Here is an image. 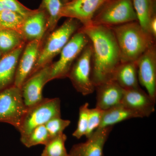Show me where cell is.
<instances>
[{
	"instance_id": "23",
	"label": "cell",
	"mask_w": 156,
	"mask_h": 156,
	"mask_svg": "<svg viewBox=\"0 0 156 156\" xmlns=\"http://www.w3.org/2000/svg\"><path fill=\"white\" fill-rule=\"evenodd\" d=\"M24 18L15 11L8 10L0 11V30H11L21 34Z\"/></svg>"
},
{
	"instance_id": "6",
	"label": "cell",
	"mask_w": 156,
	"mask_h": 156,
	"mask_svg": "<svg viewBox=\"0 0 156 156\" xmlns=\"http://www.w3.org/2000/svg\"><path fill=\"white\" fill-rule=\"evenodd\" d=\"M80 28L61 50L59 59L51 63L49 82L55 79L67 78L76 59L89 44V38Z\"/></svg>"
},
{
	"instance_id": "2",
	"label": "cell",
	"mask_w": 156,
	"mask_h": 156,
	"mask_svg": "<svg viewBox=\"0 0 156 156\" xmlns=\"http://www.w3.org/2000/svg\"><path fill=\"white\" fill-rule=\"evenodd\" d=\"M119 47L121 62H136L156 40L145 31L138 21L111 27Z\"/></svg>"
},
{
	"instance_id": "25",
	"label": "cell",
	"mask_w": 156,
	"mask_h": 156,
	"mask_svg": "<svg viewBox=\"0 0 156 156\" xmlns=\"http://www.w3.org/2000/svg\"><path fill=\"white\" fill-rule=\"evenodd\" d=\"M66 139L63 133L51 138L45 144L41 156H69L65 147Z\"/></svg>"
},
{
	"instance_id": "11",
	"label": "cell",
	"mask_w": 156,
	"mask_h": 156,
	"mask_svg": "<svg viewBox=\"0 0 156 156\" xmlns=\"http://www.w3.org/2000/svg\"><path fill=\"white\" fill-rule=\"evenodd\" d=\"M51 63L39 70L23 84L20 89L27 107L34 105L44 98L43 88L49 82Z\"/></svg>"
},
{
	"instance_id": "13",
	"label": "cell",
	"mask_w": 156,
	"mask_h": 156,
	"mask_svg": "<svg viewBox=\"0 0 156 156\" xmlns=\"http://www.w3.org/2000/svg\"><path fill=\"white\" fill-rule=\"evenodd\" d=\"M113 128V126L98 128L86 142L73 146L69 156H103L105 144Z\"/></svg>"
},
{
	"instance_id": "19",
	"label": "cell",
	"mask_w": 156,
	"mask_h": 156,
	"mask_svg": "<svg viewBox=\"0 0 156 156\" xmlns=\"http://www.w3.org/2000/svg\"><path fill=\"white\" fill-rule=\"evenodd\" d=\"M135 118H140V117L135 112L121 104L103 111L102 119L98 128L113 126L115 124L123 121Z\"/></svg>"
},
{
	"instance_id": "12",
	"label": "cell",
	"mask_w": 156,
	"mask_h": 156,
	"mask_svg": "<svg viewBox=\"0 0 156 156\" xmlns=\"http://www.w3.org/2000/svg\"><path fill=\"white\" fill-rule=\"evenodd\" d=\"M43 39L32 41L26 44L17 65L14 84L16 87L21 88L31 74L38 58Z\"/></svg>"
},
{
	"instance_id": "4",
	"label": "cell",
	"mask_w": 156,
	"mask_h": 156,
	"mask_svg": "<svg viewBox=\"0 0 156 156\" xmlns=\"http://www.w3.org/2000/svg\"><path fill=\"white\" fill-rule=\"evenodd\" d=\"M58 117H61L60 99L44 98L38 103L27 108L18 130L20 137L27 136L36 127L45 125L51 119Z\"/></svg>"
},
{
	"instance_id": "33",
	"label": "cell",
	"mask_w": 156,
	"mask_h": 156,
	"mask_svg": "<svg viewBox=\"0 0 156 156\" xmlns=\"http://www.w3.org/2000/svg\"><path fill=\"white\" fill-rule=\"evenodd\" d=\"M69 1H70V0H69Z\"/></svg>"
},
{
	"instance_id": "29",
	"label": "cell",
	"mask_w": 156,
	"mask_h": 156,
	"mask_svg": "<svg viewBox=\"0 0 156 156\" xmlns=\"http://www.w3.org/2000/svg\"><path fill=\"white\" fill-rule=\"evenodd\" d=\"M103 111L95 107L93 108H89L88 115V126L86 136L87 138L89 137L99 128L100 126Z\"/></svg>"
},
{
	"instance_id": "31",
	"label": "cell",
	"mask_w": 156,
	"mask_h": 156,
	"mask_svg": "<svg viewBox=\"0 0 156 156\" xmlns=\"http://www.w3.org/2000/svg\"><path fill=\"white\" fill-rule=\"evenodd\" d=\"M2 53H1V52H0V58H1V57H2Z\"/></svg>"
},
{
	"instance_id": "3",
	"label": "cell",
	"mask_w": 156,
	"mask_h": 156,
	"mask_svg": "<svg viewBox=\"0 0 156 156\" xmlns=\"http://www.w3.org/2000/svg\"><path fill=\"white\" fill-rule=\"evenodd\" d=\"M81 24L77 20L68 18L62 25L44 38L37 61L30 76L52 63L53 58L60 53L71 38L82 26Z\"/></svg>"
},
{
	"instance_id": "28",
	"label": "cell",
	"mask_w": 156,
	"mask_h": 156,
	"mask_svg": "<svg viewBox=\"0 0 156 156\" xmlns=\"http://www.w3.org/2000/svg\"><path fill=\"white\" fill-rule=\"evenodd\" d=\"M5 10L17 12L24 18L34 11L26 7L18 0H0V11Z\"/></svg>"
},
{
	"instance_id": "26",
	"label": "cell",
	"mask_w": 156,
	"mask_h": 156,
	"mask_svg": "<svg viewBox=\"0 0 156 156\" xmlns=\"http://www.w3.org/2000/svg\"><path fill=\"white\" fill-rule=\"evenodd\" d=\"M89 109V104L87 102L83 105L79 109L77 126L73 133V136L77 139H80L82 136H86L88 126Z\"/></svg>"
},
{
	"instance_id": "22",
	"label": "cell",
	"mask_w": 156,
	"mask_h": 156,
	"mask_svg": "<svg viewBox=\"0 0 156 156\" xmlns=\"http://www.w3.org/2000/svg\"><path fill=\"white\" fill-rule=\"evenodd\" d=\"M26 43L21 34L11 30H0V52L2 56Z\"/></svg>"
},
{
	"instance_id": "9",
	"label": "cell",
	"mask_w": 156,
	"mask_h": 156,
	"mask_svg": "<svg viewBox=\"0 0 156 156\" xmlns=\"http://www.w3.org/2000/svg\"><path fill=\"white\" fill-rule=\"evenodd\" d=\"M138 82L155 101L156 100V43L151 46L136 61Z\"/></svg>"
},
{
	"instance_id": "10",
	"label": "cell",
	"mask_w": 156,
	"mask_h": 156,
	"mask_svg": "<svg viewBox=\"0 0 156 156\" xmlns=\"http://www.w3.org/2000/svg\"><path fill=\"white\" fill-rule=\"evenodd\" d=\"M108 0H70L61 12V17L73 18L83 27L92 25L95 14Z\"/></svg>"
},
{
	"instance_id": "1",
	"label": "cell",
	"mask_w": 156,
	"mask_h": 156,
	"mask_svg": "<svg viewBox=\"0 0 156 156\" xmlns=\"http://www.w3.org/2000/svg\"><path fill=\"white\" fill-rule=\"evenodd\" d=\"M92 46L91 79L95 87L112 80L121 63L119 50L111 27L101 25L82 26Z\"/></svg>"
},
{
	"instance_id": "27",
	"label": "cell",
	"mask_w": 156,
	"mask_h": 156,
	"mask_svg": "<svg viewBox=\"0 0 156 156\" xmlns=\"http://www.w3.org/2000/svg\"><path fill=\"white\" fill-rule=\"evenodd\" d=\"M70 121L63 119L61 117L51 119L45 126L48 130L50 138H52L63 133L65 129L69 126Z\"/></svg>"
},
{
	"instance_id": "14",
	"label": "cell",
	"mask_w": 156,
	"mask_h": 156,
	"mask_svg": "<svg viewBox=\"0 0 156 156\" xmlns=\"http://www.w3.org/2000/svg\"><path fill=\"white\" fill-rule=\"evenodd\" d=\"M155 103L147 93L138 87L124 89L121 104L143 118L150 116L155 112Z\"/></svg>"
},
{
	"instance_id": "17",
	"label": "cell",
	"mask_w": 156,
	"mask_h": 156,
	"mask_svg": "<svg viewBox=\"0 0 156 156\" xmlns=\"http://www.w3.org/2000/svg\"><path fill=\"white\" fill-rule=\"evenodd\" d=\"M27 43L0 58V92L14 86L18 61Z\"/></svg>"
},
{
	"instance_id": "30",
	"label": "cell",
	"mask_w": 156,
	"mask_h": 156,
	"mask_svg": "<svg viewBox=\"0 0 156 156\" xmlns=\"http://www.w3.org/2000/svg\"><path fill=\"white\" fill-rule=\"evenodd\" d=\"M149 33L156 40V16L151 20L149 25Z\"/></svg>"
},
{
	"instance_id": "15",
	"label": "cell",
	"mask_w": 156,
	"mask_h": 156,
	"mask_svg": "<svg viewBox=\"0 0 156 156\" xmlns=\"http://www.w3.org/2000/svg\"><path fill=\"white\" fill-rule=\"evenodd\" d=\"M48 28L47 15L38 8L24 18L21 34L26 43L42 40L48 34Z\"/></svg>"
},
{
	"instance_id": "7",
	"label": "cell",
	"mask_w": 156,
	"mask_h": 156,
	"mask_svg": "<svg viewBox=\"0 0 156 156\" xmlns=\"http://www.w3.org/2000/svg\"><path fill=\"white\" fill-rule=\"evenodd\" d=\"M27 110L20 88L14 85L0 92V122L18 130Z\"/></svg>"
},
{
	"instance_id": "24",
	"label": "cell",
	"mask_w": 156,
	"mask_h": 156,
	"mask_svg": "<svg viewBox=\"0 0 156 156\" xmlns=\"http://www.w3.org/2000/svg\"><path fill=\"white\" fill-rule=\"evenodd\" d=\"M51 139L45 125L36 127L27 136L20 137V141L27 147L45 145Z\"/></svg>"
},
{
	"instance_id": "18",
	"label": "cell",
	"mask_w": 156,
	"mask_h": 156,
	"mask_svg": "<svg viewBox=\"0 0 156 156\" xmlns=\"http://www.w3.org/2000/svg\"><path fill=\"white\" fill-rule=\"evenodd\" d=\"M112 80L125 90L139 87L136 62H121L115 71Z\"/></svg>"
},
{
	"instance_id": "20",
	"label": "cell",
	"mask_w": 156,
	"mask_h": 156,
	"mask_svg": "<svg viewBox=\"0 0 156 156\" xmlns=\"http://www.w3.org/2000/svg\"><path fill=\"white\" fill-rule=\"evenodd\" d=\"M137 21L142 28L149 33L151 20L156 16V0H132Z\"/></svg>"
},
{
	"instance_id": "16",
	"label": "cell",
	"mask_w": 156,
	"mask_h": 156,
	"mask_svg": "<svg viewBox=\"0 0 156 156\" xmlns=\"http://www.w3.org/2000/svg\"><path fill=\"white\" fill-rule=\"evenodd\" d=\"M96 107L105 111L121 104L124 89L115 81L111 80L95 87Z\"/></svg>"
},
{
	"instance_id": "21",
	"label": "cell",
	"mask_w": 156,
	"mask_h": 156,
	"mask_svg": "<svg viewBox=\"0 0 156 156\" xmlns=\"http://www.w3.org/2000/svg\"><path fill=\"white\" fill-rule=\"evenodd\" d=\"M69 0H42L39 8L44 11L48 17V34L56 29L61 12L65 5Z\"/></svg>"
},
{
	"instance_id": "8",
	"label": "cell",
	"mask_w": 156,
	"mask_h": 156,
	"mask_svg": "<svg viewBox=\"0 0 156 156\" xmlns=\"http://www.w3.org/2000/svg\"><path fill=\"white\" fill-rule=\"evenodd\" d=\"M92 56V46L89 41L76 59L67 76L74 88L83 95H90L95 91L91 79Z\"/></svg>"
},
{
	"instance_id": "32",
	"label": "cell",
	"mask_w": 156,
	"mask_h": 156,
	"mask_svg": "<svg viewBox=\"0 0 156 156\" xmlns=\"http://www.w3.org/2000/svg\"><path fill=\"white\" fill-rule=\"evenodd\" d=\"M113 1V0H108L107 2H110V1Z\"/></svg>"
},
{
	"instance_id": "5",
	"label": "cell",
	"mask_w": 156,
	"mask_h": 156,
	"mask_svg": "<svg viewBox=\"0 0 156 156\" xmlns=\"http://www.w3.org/2000/svg\"><path fill=\"white\" fill-rule=\"evenodd\" d=\"M137 21L132 0H113L106 2L95 14L92 25L112 27Z\"/></svg>"
}]
</instances>
